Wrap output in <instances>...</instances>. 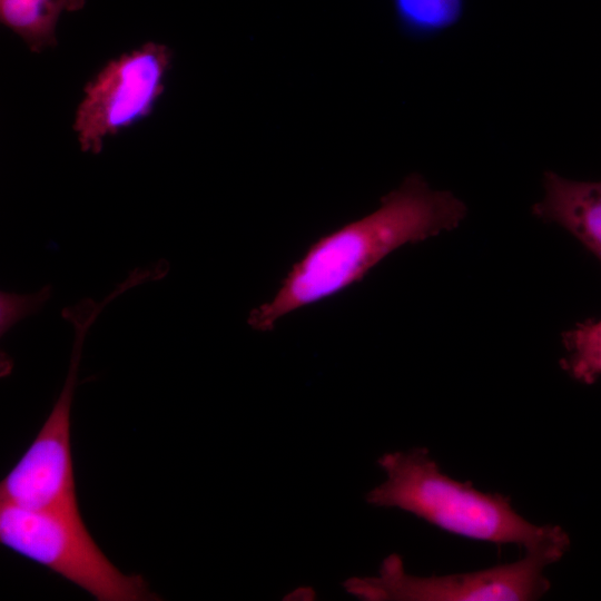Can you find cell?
Wrapping results in <instances>:
<instances>
[{"mask_svg":"<svg viewBox=\"0 0 601 601\" xmlns=\"http://www.w3.org/2000/svg\"><path fill=\"white\" fill-rule=\"evenodd\" d=\"M400 28L415 38L433 37L461 18L464 0H391Z\"/></svg>","mask_w":601,"mask_h":601,"instance_id":"30bf717a","label":"cell"},{"mask_svg":"<svg viewBox=\"0 0 601 601\" xmlns=\"http://www.w3.org/2000/svg\"><path fill=\"white\" fill-rule=\"evenodd\" d=\"M171 50L157 42L112 59L83 88L73 120L82 151L97 155L108 136L148 117L165 90Z\"/></svg>","mask_w":601,"mask_h":601,"instance_id":"8992f818","label":"cell"},{"mask_svg":"<svg viewBox=\"0 0 601 601\" xmlns=\"http://www.w3.org/2000/svg\"><path fill=\"white\" fill-rule=\"evenodd\" d=\"M0 542L99 601L157 599L142 577L125 574L107 559L80 513L0 503Z\"/></svg>","mask_w":601,"mask_h":601,"instance_id":"3957f363","label":"cell"},{"mask_svg":"<svg viewBox=\"0 0 601 601\" xmlns=\"http://www.w3.org/2000/svg\"><path fill=\"white\" fill-rule=\"evenodd\" d=\"M560 367L573 380L593 384L601 376V318H589L562 333Z\"/></svg>","mask_w":601,"mask_h":601,"instance_id":"9c48e42d","label":"cell"},{"mask_svg":"<svg viewBox=\"0 0 601 601\" xmlns=\"http://www.w3.org/2000/svg\"><path fill=\"white\" fill-rule=\"evenodd\" d=\"M564 554L528 552L519 561L485 570L422 578L406 573L402 558L393 553L383 560L378 575L349 578L343 585L367 601H532L551 587L544 569Z\"/></svg>","mask_w":601,"mask_h":601,"instance_id":"5b68a950","label":"cell"},{"mask_svg":"<svg viewBox=\"0 0 601 601\" xmlns=\"http://www.w3.org/2000/svg\"><path fill=\"white\" fill-rule=\"evenodd\" d=\"M86 0H0L2 24L17 33L31 51L55 46L62 12L80 10Z\"/></svg>","mask_w":601,"mask_h":601,"instance_id":"ba28073f","label":"cell"},{"mask_svg":"<svg viewBox=\"0 0 601 601\" xmlns=\"http://www.w3.org/2000/svg\"><path fill=\"white\" fill-rule=\"evenodd\" d=\"M50 285L30 294L1 292L0 294V334L3 336L20 321L37 314L50 298Z\"/></svg>","mask_w":601,"mask_h":601,"instance_id":"8fae6325","label":"cell"},{"mask_svg":"<svg viewBox=\"0 0 601 601\" xmlns=\"http://www.w3.org/2000/svg\"><path fill=\"white\" fill-rule=\"evenodd\" d=\"M377 464L386 480L365 497L375 508L400 509L452 534L516 544L526 553L569 550L570 538L561 526L532 524L512 508L510 497L447 476L425 447L385 453Z\"/></svg>","mask_w":601,"mask_h":601,"instance_id":"7a4b0ae2","label":"cell"},{"mask_svg":"<svg viewBox=\"0 0 601 601\" xmlns=\"http://www.w3.org/2000/svg\"><path fill=\"white\" fill-rule=\"evenodd\" d=\"M543 188L532 214L563 227L601 262V180L579 181L546 171Z\"/></svg>","mask_w":601,"mask_h":601,"instance_id":"52a82bcc","label":"cell"},{"mask_svg":"<svg viewBox=\"0 0 601 601\" xmlns=\"http://www.w3.org/2000/svg\"><path fill=\"white\" fill-rule=\"evenodd\" d=\"M466 214V205L453 193L432 189L420 174L408 175L381 198L374 211L312 244L275 295L250 311L248 325L273 331L287 314L362 280L400 247L455 229Z\"/></svg>","mask_w":601,"mask_h":601,"instance_id":"6da1fadb","label":"cell"},{"mask_svg":"<svg viewBox=\"0 0 601 601\" xmlns=\"http://www.w3.org/2000/svg\"><path fill=\"white\" fill-rule=\"evenodd\" d=\"M97 317L95 312L85 308L67 314L75 337L63 386L39 433L1 481L0 503L80 513L71 455L70 412L83 342Z\"/></svg>","mask_w":601,"mask_h":601,"instance_id":"277c9868","label":"cell"}]
</instances>
